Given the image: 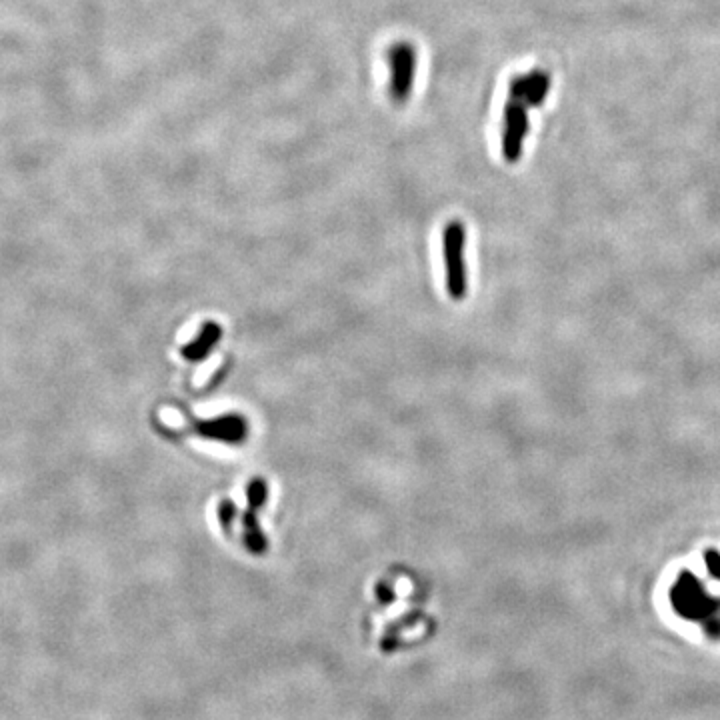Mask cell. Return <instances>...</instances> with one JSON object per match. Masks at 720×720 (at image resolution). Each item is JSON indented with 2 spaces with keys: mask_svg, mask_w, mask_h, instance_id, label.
Here are the masks:
<instances>
[{
  "mask_svg": "<svg viewBox=\"0 0 720 720\" xmlns=\"http://www.w3.org/2000/svg\"><path fill=\"white\" fill-rule=\"evenodd\" d=\"M464 244H466V230L462 222L452 220L450 224H446L442 234V252L446 264V290L454 300H462L468 290Z\"/></svg>",
  "mask_w": 720,
  "mask_h": 720,
  "instance_id": "1",
  "label": "cell"
},
{
  "mask_svg": "<svg viewBox=\"0 0 720 720\" xmlns=\"http://www.w3.org/2000/svg\"><path fill=\"white\" fill-rule=\"evenodd\" d=\"M528 104L522 96L508 90V100L504 104V132H502V154L506 162H518L522 154V144L528 134Z\"/></svg>",
  "mask_w": 720,
  "mask_h": 720,
  "instance_id": "2",
  "label": "cell"
},
{
  "mask_svg": "<svg viewBox=\"0 0 720 720\" xmlns=\"http://www.w3.org/2000/svg\"><path fill=\"white\" fill-rule=\"evenodd\" d=\"M390 62V92L396 102H404L410 96L412 80H414V64L416 54L412 44L394 42L388 50Z\"/></svg>",
  "mask_w": 720,
  "mask_h": 720,
  "instance_id": "3",
  "label": "cell"
},
{
  "mask_svg": "<svg viewBox=\"0 0 720 720\" xmlns=\"http://www.w3.org/2000/svg\"><path fill=\"white\" fill-rule=\"evenodd\" d=\"M196 432L204 438L220 440V442H242L248 432V424L240 414H224L214 420H202L196 424Z\"/></svg>",
  "mask_w": 720,
  "mask_h": 720,
  "instance_id": "4",
  "label": "cell"
},
{
  "mask_svg": "<svg viewBox=\"0 0 720 720\" xmlns=\"http://www.w3.org/2000/svg\"><path fill=\"white\" fill-rule=\"evenodd\" d=\"M550 74L546 70H530L526 74L512 76L508 82V90L516 92L526 100L528 106L544 104L548 90H550Z\"/></svg>",
  "mask_w": 720,
  "mask_h": 720,
  "instance_id": "5",
  "label": "cell"
},
{
  "mask_svg": "<svg viewBox=\"0 0 720 720\" xmlns=\"http://www.w3.org/2000/svg\"><path fill=\"white\" fill-rule=\"evenodd\" d=\"M220 336H222V328L216 322H206L200 328L198 336L182 348V356L190 362H198V360L206 358L212 352V348L218 344Z\"/></svg>",
  "mask_w": 720,
  "mask_h": 720,
  "instance_id": "6",
  "label": "cell"
},
{
  "mask_svg": "<svg viewBox=\"0 0 720 720\" xmlns=\"http://www.w3.org/2000/svg\"><path fill=\"white\" fill-rule=\"evenodd\" d=\"M242 526H244V542L248 546L250 552H264L266 550V538L260 532V524H258V516L256 510H246L242 516Z\"/></svg>",
  "mask_w": 720,
  "mask_h": 720,
  "instance_id": "7",
  "label": "cell"
},
{
  "mask_svg": "<svg viewBox=\"0 0 720 720\" xmlns=\"http://www.w3.org/2000/svg\"><path fill=\"white\" fill-rule=\"evenodd\" d=\"M266 494H268V490H266L264 478H260V476L252 478L250 484H248V492H246V496H248V508L258 512L260 506L266 502Z\"/></svg>",
  "mask_w": 720,
  "mask_h": 720,
  "instance_id": "8",
  "label": "cell"
},
{
  "mask_svg": "<svg viewBox=\"0 0 720 720\" xmlns=\"http://www.w3.org/2000/svg\"><path fill=\"white\" fill-rule=\"evenodd\" d=\"M234 516H236V506H234V502H230V500H222V502H220V506H218V520H220V524H222V528H224V530H228V528H230V524H232Z\"/></svg>",
  "mask_w": 720,
  "mask_h": 720,
  "instance_id": "9",
  "label": "cell"
}]
</instances>
